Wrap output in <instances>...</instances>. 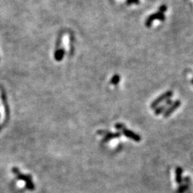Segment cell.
<instances>
[{
  "label": "cell",
  "mask_w": 193,
  "mask_h": 193,
  "mask_svg": "<svg viewBox=\"0 0 193 193\" xmlns=\"http://www.w3.org/2000/svg\"><path fill=\"white\" fill-rule=\"evenodd\" d=\"M182 173H183V170H182V167H177L175 170V181L179 185L183 182Z\"/></svg>",
  "instance_id": "cell-8"
},
{
  "label": "cell",
  "mask_w": 193,
  "mask_h": 193,
  "mask_svg": "<svg viewBox=\"0 0 193 193\" xmlns=\"http://www.w3.org/2000/svg\"><path fill=\"white\" fill-rule=\"evenodd\" d=\"M173 101H172L171 99H167V100H166V102L165 104H164V105H161V106L160 107H157V108L155 109V110H154V115H160V114L163 113V112L165 111V109H167V108H168L170 106V105L173 104Z\"/></svg>",
  "instance_id": "cell-7"
},
{
  "label": "cell",
  "mask_w": 193,
  "mask_h": 193,
  "mask_svg": "<svg viewBox=\"0 0 193 193\" xmlns=\"http://www.w3.org/2000/svg\"><path fill=\"white\" fill-rule=\"evenodd\" d=\"M124 128H125V125L122 123H117L115 124V129L118 131H122Z\"/></svg>",
  "instance_id": "cell-12"
},
{
  "label": "cell",
  "mask_w": 193,
  "mask_h": 193,
  "mask_svg": "<svg viewBox=\"0 0 193 193\" xmlns=\"http://www.w3.org/2000/svg\"><path fill=\"white\" fill-rule=\"evenodd\" d=\"M120 81V77L119 75H114L113 77L111 80V84H114V85H117L119 84Z\"/></svg>",
  "instance_id": "cell-10"
},
{
  "label": "cell",
  "mask_w": 193,
  "mask_h": 193,
  "mask_svg": "<svg viewBox=\"0 0 193 193\" xmlns=\"http://www.w3.org/2000/svg\"><path fill=\"white\" fill-rule=\"evenodd\" d=\"M167 6H166V5H162L161 7L159 8V12H161V13H163V14H164V12L167 11Z\"/></svg>",
  "instance_id": "cell-13"
},
{
  "label": "cell",
  "mask_w": 193,
  "mask_h": 193,
  "mask_svg": "<svg viewBox=\"0 0 193 193\" xmlns=\"http://www.w3.org/2000/svg\"><path fill=\"white\" fill-rule=\"evenodd\" d=\"M155 19H158L160 21H164L165 19V16L163 13L161 12H156L154 14H151L148 17V18L147 19V20L145 21V26L147 27H150L152 26V23L154 22V20Z\"/></svg>",
  "instance_id": "cell-3"
},
{
  "label": "cell",
  "mask_w": 193,
  "mask_h": 193,
  "mask_svg": "<svg viewBox=\"0 0 193 193\" xmlns=\"http://www.w3.org/2000/svg\"><path fill=\"white\" fill-rule=\"evenodd\" d=\"M0 130H1V126H0Z\"/></svg>",
  "instance_id": "cell-18"
},
{
  "label": "cell",
  "mask_w": 193,
  "mask_h": 193,
  "mask_svg": "<svg viewBox=\"0 0 193 193\" xmlns=\"http://www.w3.org/2000/svg\"><path fill=\"white\" fill-rule=\"evenodd\" d=\"M107 130H99V131H97V134L99 135H105L107 133Z\"/></svg>",
  "instance_id": "cell-14"
},
{
  "label": "cell",
  "mask_w": 193,
  "mask_h": 193,
  "mask_svg": "<svg viewBox=\"0 0 193 193\" xmlns=\"http://www.w3.org/2000/svg\"><path fill=\"white\" fill-rule=\"evenodd\" d=\"M191 185H187L182 182L181 185H179V187L177 189V193H185L191 191Z\"/></svg>",
  "instance_id": "cell-9"
},
{
  "label": "cell",
  "mask_w": 193,
  "mask_h": 193,
  "mask_svg": "<svg viewBox=\"0 0 193 193\" xmlns=\"http://www.w3.org/2000/svg\"><path fill=\"white\" fill-rule=\"evenodd\" d=\"M191 82H192V84H193V79H192V80H191Z\"/></svg>",
  "instance_id": "cell-16"
},
{
  "label": "cell",
  "mask_w": 193,
  "mask_h": 193,
  "mask_svg": "<svg viewBox=\"0 0 193 193\" xmlns=\"http://www.w3.org/2000/svg\"><path fill=\"white\" fill-rule=\"evenodd\" d=\"M121 137V133L120 132H117V133H111V132L108 131L102 139V143H106V142H109V141L112 140L114 139H117Z\"/></svg>",
  "instance_id": "cell-6"
},
{
  "label": "cell",
  "mask_w": 193,
  "mask_h": 193,
  "mask_svg": "<svg viewBox=\"0 0 193 193\" xmlns=\"http://www.w3.org/2000/svg\"><path fill=\"white\" fill-rule=\"evenodd\" d=\"M188 193H192V191H190V192H188Z\"/></svg>",
  "instance_id": "cell-17"
},
{
  "label": "cell",
  "mask_w": 193,
  "mask_h": 193,
  "mask_svg": "<svg viewBox=\"0 0 193 193\" xmlns=\"http://www.w3.org/2000/svg\"><path fill=\"white\" fill-rule=\"evenodd\" d=\"M173 95V92L172 91H167L166 92L163 93L162 94H161L160 96L155 99L153 102L151 103L150 105V108L151 109H156L157 107L159 106L160 103H162L164 101L167 100V99H170Z\"/></svg>",
  "instance_id": "cell-2"
},
{
  "label": "cell",
  "mask_w": 193,
  "mask_h": 193,
  "mask_svg": "<svg viewBox=\"0 0 193 193\" xmlns=\"http://www.w3.org/2000/svg\"><path fill=\"white\" fill-rule=\"evenodd\" d=\"M122 134L124 135L127 137L130 138L132 140L135 141V142H140L141 141V137L139 135H137V133H134L133 131L130 130H127V129L124 128L122 130Z\"/></svg>",
  "instance_id": "cell-5"
},
{
  "label": "cell",
  "mask_w": 193,
  "mask_h": 193,
  "mask_svg": "<svg viewBox=\"0 0 193 193\" xmlns=\"http://www.w3.org/2000/svg\"><path fill=\"white\" fill-rule=\"evenodd\" d=\"M64 56V51L62 50H59L56 52L55 53V58L58 61L61 60Z\"/></svg>",
  "instance_id": "cell-11"
},
{
  "label": "cell",
  "mask_w": 193,
  "mask_h": 193,
  "mask_svg": "<svg viewBox=\"0 0 193 193\" xmlns=\"http://www.w3.org/2000/svg\"><path fill=\"white\" fill-rule=\"evenodd\" d=\"M12 173L17 177V179L23 181L25 183V188L29 191H33L35 189V184L32 181V177L29 175H24L20 172V170L17 167H13L12 168Z\"/></svg>",
  "instance_id": "cell-1"
},
{
  "label": "cell",
  "mask_w": 193,
  "mask_h": 193,
  "mask_svg": "<svg viewBox=\"0 0 193 193\" xmlns=\"http://www.w3.org/2000/svg\"><path fill=\"white\" fill-rule=\"evenodd\" d=\"M180 105H181V101L176 100L175 101V102H173V104H172V105H170L165 111H164V113H163V117H164V118L169 117L177 109L178 107H179V106H180Z\"/></svg>",
  "instance_id": "cell-4"
},
{
  "label": "cell",
  "mask_w": 193,
  "mask_h": 193,
  "mask_svg": "<svg viewBox=\"0 0 193 193\" xmlns=\"http://www.w3.org/2000/svg\"><path fill=\"white\" fill-rule=\"evenodd\" d=\"M133 3H134V4H139V0H133Z\"/></svg>",
  "instance_id": "cell-15"
}]
</instances>
